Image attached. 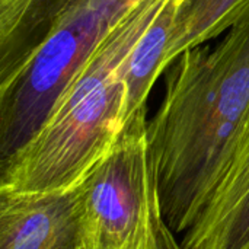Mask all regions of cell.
<instances>
[{
    "mask_svg": "<svg viewBox=\"0 0 249 249\" xmlns=\"http://www.w3.org/2000/svg\"><path fill=\"white\" fill-rule=\"evenodd\" d=\"M172 64L147 139L163 214L184 236L223 177L249 111V19Z\"/></svg>",
    "mask_w": 249,
    "mask_h": 249,
    "instance_id": "obj_1",
    "label": "cell"
},
{
    "mask_svg": "<svg viewBox=\"0 0 249 249\" xmlns=\"http://www.w3.org/2000/svg\"><path fill=\"white\" fill-rule=\"evenodd\" d=\"M168 0H140L109 31L39 131L0 165V193L76 188L124 127L128 57Z\"/></svg>",
    "mask_w": 249,
    "mask_h": 249,
    "instance_id": "obj_2",
    "label": "cell"
},
{
    "mask_svg": "<svg viewBox=\"0 0 249 249\" xmlns=\"http://www.w3.org/2000/svg\"><path fill=\"white\" fill-rule=\"evenodd\" d=\"M136 3L74 0L19 70L0 83V163L39 131L99 44Z\"/></svg>",
    "mask_w": 249,
    "mask_h": 249,
    "instance_id": "obj_3",
    "label": "cell"
},
{
    "mask_svg": "<svg viewBox=\"0 0 249 249\" xmlns=\"http://www.w3.org/2000/svg\"><path fill=\"white\" fill-rule=\"evenodd\" d=\"M147 109L124 127L77 185L82 238L117 249H184L162 207L147 139Z\"/></svg>",
    "mask_w": 249,
    "mask_h": 249,
    "instance_id": "obj_4",
    "label": "cell"
},
{
    "mask_svg": "<svg viewBox=\"0 0 249 249\" xmlns=\"http://www.w3.org/2000/svg\"><path fill=\"white\" fill-rule=\"evenodd\" d=\"M79 188L0 193V249H79Z\"/></svg>",
    "mask_w": 249,
    "mask_h": 249,
    "instance_id": "obj_5",
    "label": "cell"
},
{
    "mask_svg": "<svg viewBox=\"0 0 249 249\" xmlns=\"http://www.w3.org/2000/svg\"><path fill=\"white\" fill-rule=\"evenodd\" d=\"M181 242L184 249H249V111L223 177Z\"/></svg>",
    "mask_w": 249,
    "mask_h": 249,
    "instance_id": "obj_6",
    "label": "cell"
},
{
    "mask_svg": "<svg viewBox=\"0 0 249 249\" xmlns=\"http://www.w3.org/2000/svg\"><path fill=\"white\" fill-rule=\"evenodd\" d=\"M74 0H0V83L13 76Z\"/></svg>",
    "mask_w": 249,
    "mask_h": 249,
    "instance_id": "obj_7",
    "label": "cell"
},
{
    "mask_svg": "<svg viewBox=\"0 0 249 249\" xmlns=\"http://www.w3.org/2000/svg\"><path fill=\"white\" fill-rule=\"evenodd\" d=\"M184 0H168L155 20L133 48L124 77V118L128 123L137 112L147 109V96L166 70L165 58L177 10Z\"/></svg>",
    "mask_w": 249,
    "mask_h": 249,
    "instance_id": "obj_8",
    "label": "cell"
},
{
    "mask_svg": "<svg viewBox=\"0 0 249 249\" xmlns=\"http://www.w3.org/2000/svg\"><path fill=\"white\" fill-rule=\"evenodd\" d=\"M249 19V0H184L175 15L166 69L185 51L225 35Z\"/></svg>",
    "mask_w": 249,
    "mask_h": 249,
    "instance_id": "obj_9",
    "label": "cell"
},
{
    "mask_svg": "<svg viewBox=\"0 0 249 249\" xmlns=\"http://www.w3.org/2000/svg\"><path fill=\"white\" fill-rule=\"evenodd\" d=\"M79 249H117V248H112V247H108V245H104V244H99V242H95V241H90V239H80Z\"/></svg>",
    "mask_w": 249,
    "mask_h": 249,
    "instance_id": "obj_10",
    "label": "cell"
}]
</instances>
